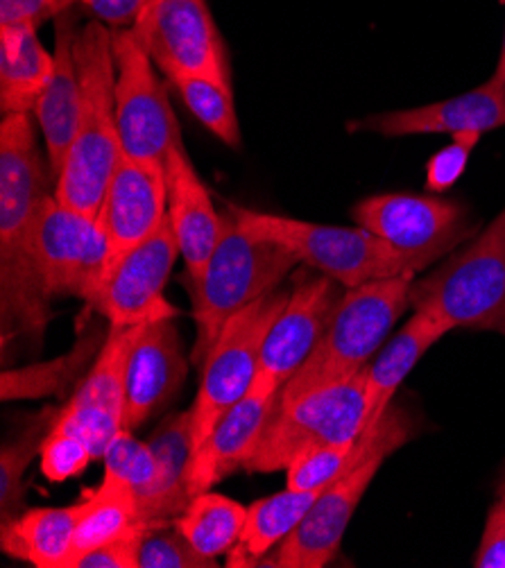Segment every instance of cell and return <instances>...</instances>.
Returning <instances> with one entry per match:
<instances>
[{"mask_svg":"<svg viewBox=\"0 0 505 568\" xmlns=\"http://www.w3.org/2000/svg\"><path fill=\"white\" fill-rule=\"evenodd\" d=\"M48 154L37 143L32 113H10L0 123V270H3V328L41 333L48 297L34 274L28 236L37 206L54 193Z\"/></svg>","mask_w":505,"mask_h":568,"instance_id":"6da1fadb","label":"cell"},{"mask_svg":"<svg viewBox=\"0 0 505 568\" xmlns=\"http://www.w3.org/2000/svg\"><path fill=\"white\" fill-rule=\"evenodd\" d=\"M75 60L82 109L75 139L54 184V197L69 209L95 217L123 156L117 123V62L111 28L93 19L78 30Z\"/></svg>","mask_w":505,"mask_h":568,"instance_id":"7a4b0ae2","label":"cell"},{"mask_svg":"<svg viewBox=\"0 0 505 568\" xmlns=\"http://www.w3.org/2000/svg\"><path fill=\"white\" fill-rule=\"evenodd\" d=\"M297 265V256L284 245L245 230L230 211L224 213L220 243L204 272L184 276L198 331L191 361L202 367L228 320L276 291Z\"/></svg>","mask_w":505,"mask_h":568,"instance_id":"3957f363","label":"cell"},{"mask_svg":"<svg viewBox=\"0 0 505 568\" xmlns=\"http://www.w3.org/2000/svg\"><path fill=\"white\" fill-rule=\"evenodd\" d=\"M411 439V417L402 408H387L356 442L350 467L329 483L295 532L279 544L259 566L322 568L341 550L358 503L392 453Z\"/></svg>","mask_w":505,"mask_h":568,"instance_id":"277c9868","label":"cell"},{"mask_svg":"<svg viewBox=\"0 0 505 568\" xmlns=\"http://www.w3.org/2000/svg\"><path fill=\"white\" fill-rule=\"evenodd\" d=\"M415 276H392L345 288L326 333L309 361L279 392V404H286L326 385L343 383L370 365L383 347L387 333L411 306Z\"/></svg>","mask_w":505,"mask_h":568,"instance_id":"5b68a950","label":"cell"},{"mask_svg":"<svg viewBox=\"0 0 505 568\" xmlns=\"http://www.w3.org/2000/svg\"><path fill=\"white\" fill-rule=\"evenodd\" d=\"M411 306L454 328H505V209L485 232L413 281Z\"/></svg>","mask_w":505,"mask_h":568,"instance_id":"8992f818","label":"cell"},{"mask_svg":"<svg viewBox=\"0 0 505 568\" xmlns=\"http://www.w3.org/2000/svg\"><path fill=\"white\" fill-rule=\"evenodd\" d=\"M228 211L245 230L272 239L297 256L300 263L317 270L320 274L339 281L345 288H358L363 283L415 276L400 252L385 241L367 232L365 226H333L295 220L286 215L261 213L230 204Z\"/></svg>","mask_w":505,"mask_h":568,"instance_id":"52a82bcc","label":"cell"},{"mask_svg":"<svg viewBox=\"0 0 505 568\" xmlns=\"http://www.w3.org/2000/svg\"><path fill=\"white\" fill-rule=\"evenodd\" d=\"M370 367V365H367ZM367 367L356 376L274 406L248 474H276L306 448L356 442L367 426Z\"/></svg>","mask_w":505,"mask_h":568,"instance_id":"ba28073f","label":"cell"},{"mask_svg":"<svg viewBox=\"0 0 505 568\" xmlns=\"http://www.w3.org/2000/svg\"><path fill=\"white\" fill-rule=\"evenodd\" d=\"M28 252L48 300L80 297L91 306L111 267L109 241L98 217L64 206L54 193L34 211Z\"/></svg>","mask_w":505,"mask_h":568,"instance_id":"9c48e42d","label":"cell"},{"mask_svg":"<svg viewBox=\"0 0 505 568\" xmlns=\"http://www.w3.org/2000/svg\"><path fill=\"white\" fill-rule=\"evenodd\" d=\"M291 291H272L254 304L239 311L222 326L202 369L200 392L191 408L193 453L211 435L220 417L250 394L261 361L263 339L284 311Z\"/></svg>","mask_w":505,"mask_h":568,"instance_id":"30bf717a","label":"cell"},{"mask_svg":"<svg viewBox=\"0 0 505 568\" xmlns=\"http://www.w3.org/2000/svg\"><path fill=\"white\" fill-rule=\"evenodd\" d=\"M352 215L367 232L400 252L411 274H420L452 254L474 230L463 204L433 195H372L361 200Z\"/></svg>","mask_w":505,"mask_h":568,"instance_id":"8fae6325","label":"cell"},{"mask_svg":"<svg viewBox=\"0 0 505 568\" xmlns=\"http://www.w3.org/2000/svg\"><path fill=\"white\" fill-rule=\"evenodd\" d=\"M117 62V123L123 154L134 161L165 165L182 132L154 62L134 30H111Z\"/></svg>","mask_w":505,"mask_h":568,"instance_id":"7c38bea8","label":"cell"},{"mask_svg":"<svg viewBox=\"0 0 505 568\" xmlns=\"http://www.w3.org/2000/svg\"><path fill=\"white\" fill-rule=\"evenodd\" d=\"M178 256H182L180 245L171 222L165 220L150 239L114 263L89 308L117 328L175 320L180 311L163 297V288Z\"/></svg>","mask_w":505,"mask_h":568,"instance_id":"4fadbf2b","label":"cell"},{"mask_svg":"<svg viewBox=\"0 0 505 568\" xmlns=\"http://www.w3.org/2000/svg\"><path fill=\"white\" fill-rule=\"evenodd\" d=\"M343 295L341 283L324 274L297 272L293 276L289 302L263 339L252 389L282 392L320 345Z\"/></svg>","mask_w":505,"mask_h":568,"instance_id":"5bb4252c","label":"cell"},{"mask_svg":"<svg viewBox=\"0 0 505 568\" xmlns=\"http://www.w3.org/2000/svg\"><path fill=\"white\" fill-rule=\"evenodd\" d=\"M132 30L168 80L195 75L232 84L230 52L206 0H163L145 23Z\"/></svg>","mask_w":505,"mask_h":568,"instance_id":"9a60e30c","label":"cell"},{"mask_svg":"<svg viewBox=\"0 0 505 568\" xmlns=\"http://www.w3.org/2000/svg\"><path fill=\"white\" fill-rule=\"evenodd\" d=\"M145 326L117 328L109 326L104 343L78 385L71 399L62 406L58 426L82 435L95 460L104 458V450L123 430V404H125V372L130 354Z\"/></svg>","mask_w":505,"mask_h":568,"instance_id":"2e32d148","label":"cell"},{"mask_svg":"<svg viewBox=\"0 0 505 568\" xmlns=\"http://www.w3.org/2000/svg\"><path fill=\"white\" fill-rule=\"evenodd\" d=\"M95 217L109 241L114 267L123 254L150 239L168 220L165 168L123 154Z\"/></svg>","mask_w":505,"mask_h":568,"instance_id":"e0dca14e","label":"cell"},{"mask_svg":"<svg viewBox=\"0 0 505 568\" xmlns=\"http://www.w3.org/2000/svg\"><path fill=\"white\" fill-rule=\"evenodd\" d=\"M354 132H374L381 136L417 134H487L505 128V82L489 78L485 84L456 98L433 104L374 113L350 125Z\"/></svg>","mask_w":505,"mask_h":568,"instance_id":"ac0fdd59","label":"cell"},{"mask_svg":"<svg viewBox=\"0 0 505 568\" xmlns=\"http://www.w3.org/2000/svg\"><path fill=\"white\" fill-rule=\"evenodd\" d=\"M186 374L189 361L173 320L145 324L125 372L123 428H139L171 404L182 389Z\"/></svg>","mask_w":505,"mask_h":568,"instance_id":"d6986e66","label":"cell"},{"mask_svg":"<svg viewBox=\"0 0 505 568\" xmlns=\"http://www.w3.org/2000/svg\"><path fill=\"white\" fill-rule=\"evenodd\" d=\"M163 168L168 184V222L175 232L186 276H200L220 243L224 215L215 211L209 189L184 150V141H178L168 152Z\"/></svg>","mask_w":505,"mask_h":568,"instance_id":"ffe728a7","label":"cell"},{"mask_svg":"<svg viewBox=\"0 0 505 568\" xmlns=\"http://www.w3.org/2000/svg\"><path fill=\"white\" fill-rule=\"evenodd\" d=\"M276 402L279 392L250 389L248 396L220 417L211 435L193 453L191 496L209 491L239 469H245L263 439Z\"/></svg>","mask_w":505,"mask_h":568,"instance_id":"44dd1931","label":"cell"},{"mask_svg":"<svg viewBox=\"0 0 505 568\" xmlns=\"http://www.w3.org/2000/svg\"><path fill=\"white\" fill-rule=\"evenodd\" d=\"M75 23L69 14L54 19V69L48 87L43 89L34 116L43 134L46 154L58 180L64 161L69 156L71 143L78 132L80 109H82V89L75 60Z\"/></svg>","mask_w":505,"mask_h":568,"instance_id":"7402d4cb","label":"cell"},{"mask_svg":"<svg viewBox=\"0 0 505 568\" xmlns=\"http://www.w3.org/2000/svg\"><path fill=\"white\" fill-rule=\"evenodd\" d=\"M152 446L156 474L154 480L137 496L139 521H175L191 503V463L193 426L191 410L168 415L148 439Z\"/></svg>","mask_w":505,"mask_h":568,"instance_id":"603a6c76","label":"cell"},{"mask_svg":"<svg viewBox=\"0 0 505 568\" xmlns=\"http://www.w3.org/2000/svg\"><path fill=\"white\" fill-rule=\"evenodd\" d=\"M452 331V326L431 313L415 311L413 317L390 337V343L381 347L376 361L367 367V426L376 424L383 413L392 406L397 389L424 358V354L435 347L440 339Z\"/></svg>","mask_w":505,"mask_h":568,"instance_id":"cb8c5ba5","label":"cell"},{"mask_svg":"<svg viewBox=\"0 0 505 568\" xmlns=\"http://www.w3.org/2000/svg\"><path fill=\"white\" fill-rule=\"evenodd\" d=\"M54 69V52L46 50L37 28L0 26V109L34 113Z\"/></svg>","mask_w":505,"mask_h":568,"instance_id":"d4e9b609","label":"cell"},{"mask_svg":"<svg viewBox=\"0 0 505 568\" xmlns=\"http://www.w3.org/2000/svg\"><path fill=\"white\" fill-rule=\"evenodd\" d=\"M78 524V505L32 507L0 524V550L37 568H67Z\"/></svg>","mask_w":505,"mask_h":568,"instance_id":"484cf974","label":"cell"},{"mask_svg":"<svg viewBox=\"0 0 505 568\" xmlns=\"http://www.w3.org/2000/svg\"><path fill=\"white\" fill-rule=\"evenodd\" d=\"M320 491H297L286 487L248 507V524L241 541L230 550L228 566H259L279 544L289 539L304 521Z\"/></svg>","mask_w":505,"mask_h":568,"instance_id":"4316f807","label":"cell"},{"mask_svg":"<svg viewBox=\"0 0 505 568\" xmlns=\"http://www.w3.org/2000/svg\"><path fill=\"white\" fill-rule=\"evenodd\" d=\"M137 521L139 513L134 489L121 478L104 474L102 483L93 491H89L82 503H78L75 537L67 559V568H75V564L87 552L121 537Z\"/></svg>","mask_w":505,"mask_h":568,"instance_id":"83f0119b","label":"cell"},{"mask_svg":"<svg viewBox=\"0 0 505 568\" xmlns=\"http://www.w3.org/2000/svg\"><path fill=\"white\" fill-rule=\"evenodd\" d=\"M248 524V507L215 491H202L191 498L184 513L175 519V528L204 557L218 559L230 555L241 541Z\"/></svg>","mask_w":505,"mask_h":568,"instance_id":"f1b7e54d","label":"cell"},{"mask_svg":"<svg viewBox=\"0 0 505 568\" xmlns=\"http://www.w3.org/2000/svg\"><path fill=\"white\" fill-rule=\"evenodd\" d=\"M104 337L107 335L89 333L67 356L23 369H6L3 378H0V385H3L0 396H3V402H19L64 394V389H69L71 385L82 383L104 343Z\"/></svg>","mask_w":505,"mask_h":568,"instance_id":"f546056e","label":"cell"},{"mask_svg":"<svg viewBox=\"0 0 505 568\" xmlns=\"http://www.w3.org/2000/svg\"><path fill=\"white\" fill-rule=\"evenodd\" d=\"M62 408H43L30 424L0 448V524L19 517L26 509V474L41 456L43 442L58 422Z\"/></svg>","mask_w":505,"mask_h":568,"instance_id":"4dcf8cb0","label":"cell"},{"mask_svg":"<svg viewBox=\"0 0 505 568\" xmlns=\"http://www.w3.org/2000/svg\"><path fill=\"white\" fill-rule=\"evenodd\" d=\"M171 82L186 109L215 139L230 148H241V125L232 84L195 75H178L171 78Z\"/></svg>","mask_w":505,"mask_h":568,"instance_id":"1f68e13d","label":"cell"},{"mask_svg":"<svg viewBox=\"0 0 505 568\" xmlns=\"http://www.w3.org/2000/svg\"><path fill=\"white\" fill-rule=\"evenodd\" d=\"M356 442L320 444L306 448L289 465L286 487L297 491H322L350 467L356 453Z\"/></svg>","mask_w":505,"mask_h":568,"instance_id":"d6a6232c","label":"cell"},{"mask_svg":"<svg viewBox=\"0 0 505 568\" xmlns=\"http://www.w3.org/2000/svg\"><path fill=\"white\" fill-rule=\"evenodd\" d=\"M215 559L200 555L175 528V521L154 524L141 544L139 568H215Z\"/></svg>","mask_w":505,"mask_h":568,"instance_id":"836d02e7","label":"cell"},{"mask_svg":"<svg viewBox=\"0 0 505 568\" xmlns=\"http://www.w3.org/2000/svg\"><path fill=\"white\" fill-rule=\"evenodd\" d=\"M104 474L121 478L128 483L139 496L156 474V460L152 446L148 442H139L132 430L123 428L104 450Z\"/></svg>","mask_w":505,"mask_h":568,"instance_id":"e575fe53","label":"cell"},{"mask_svg":"<svg viewBox=\"0 0 505 568\" xmlns=\"http://www.w3.org/2000/svg\"><path fill=\"white\" fill-rule=\"evenodd\" d=\"M39 460L41 474L50 483H67L69 478L80 476L95 460V456L91 444L82 435L54 424L43 442Z\"/></svg>","mask_w":505,"mask_h":568,"instance_id":"d590c367","label":"cell"},{"mask_svg":"<svg viewBox=\"0 0 505 568\" xmlns=\"http://www.w3.org/2000/svg\"><path fill=\"white\" fill-rule=\"evenodd\" d=\"M478 141L481 134H456L452 143L428 159L426 186L431 193H444L463 178Z\"/></svg>","mask_w":505,"mask_h":568,"instance_id":"8d00e7d4","label":"cell"},{"mask_svg":"<svg viewBox=\"0 0 505 568\" xmlns=\"http://www.w3.org/2000/svg\"><path fill=\"white\" fill-rule=\"evenodd\" d=\"M168 524V521H165ZM154 524L148 521H137L128 532L121 537L107 541L104 546L87 552L75 568H139V552L145 532Z\"/></svg>","mask_w":505,"mask_h":568,"instance_id":"74e56055","label":"cell"},{"mask_svg":"<svg viewBox=\"0 0 505 568\" xmlns=\"http://www.w3.org/2000/svg\"><path fill=\"white\" fill-rule=\"evenodd\" d=\"M75 6L78 0H0V26L39 28Z\"/></svg>","mask_w":505,"mask_h":568,"instance_id":"f35d334b","label":"cell"},{"mask_svg":"<svg viewBox=\"0 0 505 568\" xmlns=\"http://www.w3.org/2000/svg\"><path fill=\"white\" fill-rule=\"evenodd\" d=\"M476 568H505V494L489 507L483 537L474 555Z\"/></svg>","mask_w":505,"mask_h":568,"instance_id":"ab89813d","label":"cell"},{"mask_svg":"<svg viewBox=\"0 0 505 568\" xmlns=\"http://www.w3.org/2000/svg\"><path fill=\"white\" fill-rule=\"evenodd\" d=\"M78 6L111 30H132L143 12L145 0H78Z\"/></svg>","mask_w":505,"mask_h":568,"instance_id":"60d3db41","label":"cell"},{"mask_svg":"<svg viewBox=\"0 0 505 568\" xmlns=\"http://www.w3.org/2000/svg\"><path fill=\"white\" fill-rule=\"evenodd\" d=\"M492 78L498 80V82H505V34H503V45H501V54H498V64H496Z\"/></svg>","mask_w":505,"mask_h":568,"instance_id":"b9f144b4","label":"cell"},{"mask_svg":"<svg viewBox=\"0 0 505 568\" xmlns=\"http://www.w3.org/2000/svg\"><path fill=\"white\" fill-rule=\"evenodd\" d=\"M163 3V0H145V6H143V12H141V17H139V21H137V26H141V23H145L148 19H150V14L159 8ZM134 26V28H137Z\"/></svg>","mask_w":505,"mask_h":568,"instance_id":"7bdbcfd3","label":"cell"},{"mask_svg":"<svg viewBox=\"0 0 505 568\" xmlns=\"http://www.w3.org/2000/svg\"><path fill=\"white\" fill-rule=\"evenodd\" d=\"M498 496H503L505 494V465H503V476H501V483H498Z\"/></svg>","mask_w":505,"mask_h":568,"instance_id":"ee69618b","label":"cell"},{"mask_svg":"<svg viewBox=\"0 0 505 568\" xmlns=\"http://www.w3.org/2000/svg\"><path fill=\"white\" fill-rule=\"evenodd\" d=\"M498 333H503V335H505V328H501V331H498Z\"/></svg>","mask_w":505,"mask_h":568,"instance_id":"f6af8a7d","label":"cell"}]
</instances>
